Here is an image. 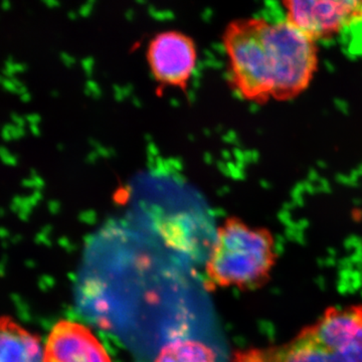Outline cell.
Segmentation results:
<instances>
[{
    "label": "cell",
    "instance_id": "cell-8",
    "mask_svg": "<svg viewBox=\"0 0 362 362\" xmlns=\"http://www.w3.org/2000/svg\"><path fill=\"white\" fill-rule=\"evenodd\" d=\"M156 362H218L216 352L195 339H176L162 347Z\"/></svg>",
    "mask_w": 362,
    "mask_h": 362
},
{
    "label": "cell",
    "instance_id": "cell-10",
    "mask_svg": "<svg viewBox=\"0 0 362 362\" xmlns=\"http://www.w3.org/2000/svg\"><path fill=\"white\" fill-rule=\"evenodd\" d=\"M18 128L16 125H6L2 129V136L4 139L9 140L18 137Z\"/></svg>",
    "mask_w": 362,
    "mask_h": 362
},
{
    "label": "cell",
    "instance_id": "cell-3",
    "mask_svg": "<svg viewBox=\"0 0 362 362\" xmlns=\"http://www.w3.org/2000/svg\"><path fill=\"white\" fill-rule=\"evenodd\" d=\"M235 362H362V304L329 307L291 339L247 350Z\"/></svg>",
    "mask_w": 362,
    "mask_h": 362
},
{
    "label": "cell",
    "instance_id": "cell-7",
    "mask_svg": "<svg viewBox=\"0 0 362 362\" xmlns=\"http://www.w3.org/2000/svg\"><path fill=\"white\" fill-rule=\"evenodd\" d=\"M0 362H45V344L11 317L1 316Z\"/></svg>",
    "mask_w": 362,
    "mask_h": 362
},
{
    "label": "cell",
    "instance_id": "cell-6",
    "mask_svg": "<svg viewBox=\"0 0 362 362\" xmlns=\"http://www.w3.org/2000/svg\"><path fill=\"white\" fill-rule=\"evenodd\" d=\"M45 362H112L96 335L83 324L63 319L45 343Z\"/></svg>",
    "mask_w": 362,
    "mask_h": 362
},
{
    "label": "cell",
    "instance_id": "cell-2",
    "mask_svg": "<svg viewBox=\"0 0 362 362\" xmlns=\"http://www.w3.org/2000/svg\"><path fill=\"white\" fill-rule=\"evenodd\" d=\"M278 258L277 244L270 230L228 216L216 230L209 251L206 289L258 290L270 281Z\"/></svg>",
    "mask_w": 362,
    "mask_h": 362
},
{
    "label": "cell",
    "instance_id": "cell-4",
    "mask_svg": "<svg viewBox=\"0 0 362 362\" xmlns=\"http://www.w3.org/2000/svg\"><path fill=\"white\" fill-rule=\"evenodd\" d=\"M146 62L159 92L176 89L187 92L199 62V47L187 33L165 30L150 39Z\"/></svg>",
    "mask_w": 362,
    "mask_h": 362
},
{
    "label": "cell",
    "instance_id": "cell-1",
    "mask_svg": "<svg viewBox=\"0 0 362 362\" xmlns=\"http://www.w3.org/2000/svg\"><path fill=\"white\" fill-rule=\"evenodd\" d=\"M221 44L230 87L252 104L297 99L310 87L320 64L318 44L285 18H235L226 25Z\"/></svg>",
    "mask_w": 362,
    "mask_h": 362
},
{
    "label": "cell",
    "instance_id": "cell-11",
    "mask_svg": "<svg viewBox=\"0 0 362 362\" xmlns=\"http://www.w3.org/2000/svg\"><path fill=\"white\" fill-rule=\"evenodd\" d=\"M1 6L4 9H8L11 7V2L8 0H6V1L2 2Z\"/></svg>",
    "mask_w": 362,
    "mask_h": 362
},
{
    "label": "cell",
    "instance_id": "cell-9",
    "mask_svg": "<svg viewBox=\"0 0 362 362\" xmlns=\"http://www.w3.org/2000/svg\"><path fill=\"white\" fill-rule=\"evenodd\" d=\"M0 157L7 164H11V165L16 164V157L13 153H11L6 147L0 146Z\"/></svg>",
    "mask_w": 362,
    "mask_h": 362
},
{
    "label": "cell",
    "instance_id": "cell-5",
    "mask_svg": "<svg viewBox=\"0 0 362 362\" xmlns=\"http://www.w3.org/2000/svg\"><path fill=\"white\" fill-rule=\"evenodd\" d=\"M284 18L316 44L362 23V0H286Z\"/></svg>",
    "mask_w": 362,
    "mask_h": 362
}]
</instances>
